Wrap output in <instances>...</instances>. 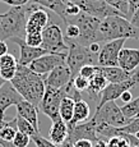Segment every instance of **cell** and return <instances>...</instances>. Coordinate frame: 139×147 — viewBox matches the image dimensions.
<instances>
[{
    "mask_svg": "<svg viewBox=\"0 0 139 147\" xmlns=\"http://www.w3.org/2000/svg\"><path fill=\"white\" fill-rule=\"evenodd\" d=\"M15 123H17V128H18V131H21V132H23V133L28 134L30 137H32V136H36V134L40 133L38 131H36L35 127H33L30 121H27L26 119H23V118L18 117V115H15Z\"/></svg>",
    "mask_w": 139,
    "mask_h": 147,
    "instance_id": "obj_28",
    "label": "cell"
},
{
    "mask_svg": "<svg viewBox=\"0 0 139 147\" xmlns=\"http://www.w3.org/2000/svg\"><path fill=\"white\" fill-rule=\"evenodd\" d=\"M68 133H69L68 124L60 118V119L52 121L51 128L49 131V138L54 145L60 146L61 143L68 138Z\"/></svg>",
    "mask_w": 139,
    "mask_h": 147,
    "instance_id": "obj_21",
    "label": "cell"
},
{
    "mask_svg": "<svg viewBox=\"0 0 139 147\" xmlns=\"http://www.w3.org/2000/svg\"><path fill=\"white\" fill-rule=\"evenodd\" d=\"M17 115L23 118L27 121H30L36 131L40 132V124H38V109L33 104L28 102L27 100H22L15 105Z\"/></svg>",
    "mask_w": 139,
    "mask_h": 147,
    "instance_id": "obj_19",
    "label": "cell"
},
{
    "mask_svg": "<svg viewBox=\"0 0 139 147\" xmlns=\"http://www.w3.org/2000/svg\"><path fill=\"white\" fill-rule=\"evenodd\" d=\"M118 65L126 72H135L139 67V49L123 47L119 53Z\"/></svg>",
    "mask_w": 139,
    "mask_h": 147,
    "instance_id": "obj_18",
    "label": "cell"
},
{
    "mask_svg": "<svg viewBox=\"0 0 139 147\" xmlns=\"http://www.w3.org/2000/svg\"><path fill=\"white\" fill-rule=\"evenodd\" d=\"M17 131H18V128H17L15 117L10 121L0 119V138H3V140H5V141H12L13 142Z\"/></svg>",
    "mask_w": 139,
    "mask_h": 147,
    "instance_id": "obj_26",
    "label": "cell"
},
{
    "mask_svg": "<svg viewBox=\"0 0 139 147\" xmlns=\"http://www.w3.org/2000/svg\"><path fill=\"white\" fill-rule=\"evenodd\" d=\"M98 70V65H96V64H87V65L82 67L81 70L78 72L79 76H82V77L87 78V80H91V77H92L93 74H96Z\"/></svg>",
    "mask_w": 139,
    "mask_h": 147,
    "instance_id": "obj_35",
    "label": "cell"
},
{
    "mask_svg": "<svg viewBox=\"0 0 139 147\" xmlns=\"http://www.w3.org/2000/svg\"><path fill=\"white\" fill-rule=\"evenodd\" d=\"M74 105H75V101L73 100L72 97L64 96V97L61 98L60 107H59V114H60V118H61V119H63L66 124H69L70 120H72V118H73Z\"/></svg>",
    "mask_w": 139,
    "mask_h": 147,
    "instance_id": "obj_25",
    "label": "cell"
},
{
    "mask_svg": "<svg viewBox=\"0 0 139 147\" xmlns=\"http://www.w3.org/2000/svg\"><path fill=\"white\" fill-rule=\"evenodd\" d=\"M105 1L109 5H111L112 8H115L118 12H120L126 18L128 10H129V1L128 0H105Z\"/></svg>",
    "mask_w": 139,
    "mask_h": 147,
    "instance_id": "obj_30",
    "label": "cell"
},
{
    "mask_svg": "<svg viewBox=\"0 0 139 147\" xmlns=\"http://www.w3.org/2000/svg\"><path fill=\"white\" fill-rule=\"evenodd\" d=\"M68 129H69L68 138L72 142H75L77 140H88L95 143L100 140V136L97 133V123L95 119L79 123L73 127H68Z\"/></svg>",
    "mask_w": 139,
    "mask_h": 147,
    "instance_id": "obj_13",
    "label": "cell"
},
{
    "mask_svg": "<svg viewBox=\"0 0 139 147\" xmlns=\"http://www.w3.org/2000/svg\"><path fill=\"white\" fill-rule=\"evenodd\" d=\"M10 83L23 97V100H27L35 106H38L45 92V82L41 76L32 72L28 67L18 64L17 73Z\"/></svg>",
    "mask_w": 139,
    "mask_h": 147,
    "instance_id": "obj_1",
    "label": "cell"
},
{
    "mask_svg": "<svg viewBox=\"0 0 139 147\" xmlns=\"http://www.w3.org/2000/svg\"><path fill=\"white\" fill-rule=\"evenodd\" d=\"M23 40L30 46L40 47L42 44V32H26Z\"/></svg>",
    "mask_w": 139,
    "mask_h": 147,
    "instance_id": "obj_29",
    "label": "cell"
},
{
    "mask_svg": "<svg viewBox=\"0 0 139 147\" xmlns=\"http://www.w3.org/2000/svg\"><path fill=\"white\" fill-rule=\"evenodd\" d=\"M69 50L66 53V58H65V64L70 69L72 73V80L78 74L82 67L87 65V64H95L97 63V55L93 54L87 46H82L78 44H68ZM97 65V64H96Z\"/></svg>",
    "mask_w": 139,
    "mask_h": 147,
    "instance_id": "obj_5",
    "label": "cell"
},
{
    "mask_svg": "<svg viewBox=\"0 0 139 147\" xmlns=\"http://www.w3.org/2000/svg\"><path fill=\"white\" fill-rule=\"evenodd\" d=\"M126 38L106 41L97 54V65L100 67H118V58L120 50L124 47Z\"/></svg>",
    "mask_w": 139,
    "mask_h": 147,
    "instance_id": "obj_11",
    "label": "cell"
},
{
    "mask_svg": "<svg viewBox=\"0 0 139 147\" xmlns=\"http://www.w3.org/2000/svg\"><path fill=\"white\" fill-rule=\"evenodd\" d=\"M5 82H7V81H4V80H3V78H1V76H0V87H1L3 84L5 83Z\"/></svg>",
    "mask_w": 139,
    "mask_h": 147,
    "instance_id": "obj_45",
    "label": "cell"
},
{
    "mask_svg": "<svg viewBox=\"0 0 139 147\" xmlns=\"http://www.w3.org/2000/svg\"><path fill=\"white\" fill-rule=\"evenodd\" d=\"M138 84H139V70H135L134 74L126 81L118 82V83H109L103 88V91L101 92L96 109L102 106L107 101H112V100L115 101L118 98H120V96L125 91H130L132 88L137 87Z\"/></svg>",
    "mask_w": 139,
    "mask_h": 147,
    "instance_id": "obj_8",
    "label": "cell"
},
{
    "mask_svg": "<svg viewBox=\"0 0 139 147\" xmlns=\"http://www.w3.org/2000/svg\"><path fill=\"white\" fill-rule=\"evenodd\" d=\"M41 47L47 53L66 54L69 46L64 40V33L59 24L49 22L47 26L42 30V44Z\"/></svg>",
    "mask_w": 139,
    "mask_h": 147,
    "instance_id": "obj_7",
    "label": "cell"
},
{
    "mask_svg": "<svg viewBox=\"0 0 139 147\" xmlns=\"http://www.w3.org/2000/svg\"><path fill=\"white\" fill-rule=\"evenodd\" d=\"M74 147H93V142H91L88 140H77L75 142H73Z\"/></svg>",
    "mask_w": 139,
    "mask_h": 147,
    "instance_id": "obj_39",
    "label": "cell"
},
{
    "mask_svg": "<svg viewBox=\"0 0 139 147\" xmlns=\"http://www.w3.org/2000/svg\"><path fill=\"white\" fill-rule=\"evenodd\" d=\"M107 147H109V146H107Z\"/></svg>",
    "mask_w": 139,
    "mask_h": 147,
    "instance_id": "obj_46",
    "label": "cell"
},
{
    "mask_svg": "<svg viewBox=\"0 0 139 147\" xmlns=\"http://www.w3.org/2000/svg\"><path fill=\"white\" fill-rule=\"evenodd\" d=\"M74 4L81 8L82 12L101 19V21L111 16H123L115 8L107 4L105 0H77Z\"/></svg>",
    "mask_w": 139,
    "mask_h": 147,
    "instance_id": "obj_10",
    "label": "cell"
},
{
    "mask_svg": "<svg viewBox=\"0 0 139 147\" xmlns=\"http://www.w3.org/2000/svg\"><path fill=\"white\" fill-rule=\"evenodd\" d=\"M35 4V3H33ZM50 22V16L44 8L35 4L30 13L27 16L26 22V32H42L47 23Z\"/></svg>",
    "mask_w": 139,
    "mask_h": 147,
    "instance_id": "obj_15",
    "label": "cell"
},
{
    "mask_svg": "<svg viewBox=\"0 0 139 147\" xmlns=\"http://www.w3.org/2000/svg\"><path fill=\"white\" fill-rule=\"evenodd\" d=\"M32 3H35L36 5L41 8H45L47 10H51L63 21L66 19V14H65V9H66V4L63 0H31Z\"/></svg>",
    "mask_w": 139,
    "mask_h": 147,
    "instance_id": "obj_24",
    "label": "cell"
},
{
    "mask_svg": "<svg viewBox=\"0 0 139 147\" xmlns=\"http://www.w3.org/2000/svg\"><path fill=\"white\" fill-rule=\"evenodd\" d=\"M91 117V106L87 101L82 100L75 101L74 105V111H73V118L70 120V123L68 124V127H73L77 125L79 123H84L88 120V118Z\"/></svg>",
    "mask_w": 139,
    "mask_h": 147,
    "instance_id": "obj_23",
    "label": "cell"
},
{
    "mask_svg": "<svg viewBox=\"0 0 139 147\" xmlns=\"http://www.w3.org/2000/svg\"><path fill=\"white\" fill-rule=\"evenodd\" d=\"M13 42H15L17 45L19 46V59H18V64L21 65H26L28 67L33 60H36L40 56L45 55L47 54V51L45 49H42L41 46L40 47H33V46H30L24 42L23 38H19V37H13L10 38Z\"/></svg>",
    "mask_w": 139,
    "mask_h": 147,
    "instance_id": "obj_17",
    "label": "cell"
},
{
    "mask_svg": "<svg viewBox=\"0 0 139 147\" xmlns=\"http://www.w3.org/2000/svg\"><path fill=\"white\" fill-rule=\"evenodd\" d=\"M64 96H65L64 88L55 90V88H50V87H45L44 96H42L41 101H40L37 109L41 110V113H44L52 121L60 119L59 107H60L61 98Z\"/></svg>",
    "mask_w": 139,
    "mask_h": 147,
    "instance_id": "obj_9",
    "label": "cell"
},
{
    "mask_svg": "<svg viewBox=\"0 0 139 147\" xmlns=\"http://www.w3.org/2000/svg\"><path fill=\"white\" fill-rule=\"evenodd\" d=\"M18 65V60L15 59V56L13 54H5V55L0 56V69L4 68H13Z\"/></svg>",
    "mask_w": 139,
    "mask_h": 147,
    "instance_id": "obj_32",
    "label": "cell"
},
{
    "mask_svg": "<svg viewBox=\"0 0 139 147\" xmlns=\"http://www.w3.org/2000/svg\"><path fill=\"white\" fill-rule=\"evenodd\" d=\"M72 80V73L70 69L68 68L66 64H61L54 68L51 72L47 73V76L44 78L45 87H50V88L60 90L65 87Z\"/></svg>",
    "mask_w": 139,
    "mask_h": 147,
    "instance_id": "obj_14",
    "label": "cell"
},
{
    "mask_svg": "<svg viewBox=\"0 0 139 147\" xmlns=\"http://www.w3.org/2000/svg\"><path fill=\"white\" fill-rule=\"evenodd\" d=\"M59 147H74V146H73V142H72V141H70L69 138H66V140H65L64 142L61 143V145L59 146Z\"/></svg>",
    "mask_w": 139,
    "mask_h": 147,
    "instance_id": "obj_44",
    "label": "cell"
},
{
    "mask_svg": "<svg viewBox=\"0 0 139 147\" xmlns=\"http://www.w3.org/2000/svg\"><path fill=\"white\" fill-rule=\"evenodd\" d=\"M109 84L107 80L105 78V76L100 72V65H98V70L96 74H93L91 77V80L88 81V88H87V94L92 100H96L98 102L101 92L103 91V88Z\"/></svg>",
    "mask_w": 139,
    "mask_h": 147,
    "instance_id": "obj_20",
    "label": "cell"
},
{
    "mask_svg": "<svg viewBox=\"0 0 139 147\" xmlns=\"http://www.w3.org/2000/svg\"><path fill=\"white\" fill-rule=\"evenodd\" d=\"M88 49L93 54H96V55H97V54L100 53V50H101V42H93V44H91L88 46Z\"/></svg>",
    "mask_w": 139,
    "mask_h": 147,
    "instance_id": "obj_40",
    "label": "cell"
},
{
    "mask_svg": "<svg viewBox=\"0 0 139 147\" xmlns=\"http://www.w3.org/2000/svg\"><path fill=\"white\" fill-rule=\"evenodd\" d=\"M0 1L5 3L10 7H23V5H27L31 0H0Z\"/></svg>",
    "mask_w": 139,
    "mask_h": 147,
    "instance_id": "obj_37",
    "label": "cell"
},
{
    "mask_svg": "<svg viewBox=\"0 0 139 147\" xmlns=\"http://www.w3.org/2000/svg\"><path fill=\"white\" fill-rule=\"evenodd\" d=\"M129 21H130V23H132L133 26L137 27L139 30V7L134 10V12H133V14L130 16V18H129Z\"/></svg>",
    "mask_w": 139,
    "mask_h": 147,
    "instance_id": "obj_38",
    "label": "cell"
},
{
    "mask_svg": "<svg viewBox=\"0 0 139 147\" xmlns=\"http://www.w3.org/2000/svg\"><path fill=\"white\" fill-rule=\"evenodd\" d=\"M8 50H9V47H8V44L4 40H0V56L8 54Z\"/></svg>",
    "mask_w": 139,
    "mask_h": 147,
    "instance_id": "obj_41",
    "label": "cell"
},
{
    "mask_svg": "<svg viewBox=\"0 0 139 147\" xmlns=\"http://www.w3.org/2000/svg\"><path fill=\"white\" fill-rule=\"evenodd\" d=\"M121 113L124 114V117L128 119H133V118L139 117V96L137 98H133L129 102H126L125 105H123Z\"/></svg>",
    "mask_w": 139,
    "mask_h": 147,
    "instance_id": "obj_27",
    "label": "cell"
},
{
    "mask_svg": "<svg viewBox=\"0 0 139 147\" xmlns=\"http://www.w3.org/2000/svg\"><path fill=\"white\" fill-rule=\"evenodd\" d=\"M107 146L109 147H130V142L124 136L119 134V136H115V137H110Z\"/></svg>",
    "mask_w": 139,
    "mask_h": 147,
    "instance_id": "obj_33",
    "label": "cell"
},
{
    "mask_svg": "<svg viewBox=\"0 0 139 147\" xmlns=\"http://www.w3.org/2000/svg\"><path fill=\"white\" fill-rule=\"evenodd\" d=\"M138 40H139V38H138Z\"/></svg>",
    "mask_w": 139,
    "mask_h": 147,
    "instance_id": "obj_47",
    "label": "cell"
},
{
    "mask_svg": "<svg viewBox=\"0 0 139 147\" xmlns=\"http://www.w3.org/2000/svg\"><path fill=\"white\" fill-rule=\"evenodd\" d=\"M100 32L105 42L118 38H139V30L133 26L124 16H111L102 19Z\"/></svg>",
    "mask_w": 139,
    "mask_h": 147,
    "instance_id": "obj_3",
    "label": "cell"
},
{
    "mask_svg": "<svg viewBox=\"0 0 139 147\" xmlns=\"http://www.w3.org/2000/svg\"><path fill=\"white\" fill-rule=\"evenodd\" d=\"M65 58H66V54L47 53V54H45V55L37 58L36 60H33L32 63L28 65V68H30L32 72L37 73L40 76H45L58 65L65 64Z\"/></svg>",
    "mask_w": 139,
    "mask_h": 147,
    "instance_id": "obj_12",
    "label": "cell"
},
{
    "mask_svg": "<svg viewBox=\"0 0 139 147\" xmlns=\"http://www.w3.org/2000/svg\"><path fill=\"white\" fill-rule=\"evenodd\" d=\"M68 22L74 23L79 30V36L74 44L88 47L93 42L103 41V37H102V35L100 32L101 19L95 18L92 16H88V14H86L84 12H81L79 14H77V16L68 17L66 21L64 22V24L68 23Z\"/></svg>",
    "mask_w": 139,
    "mask_h": 147,
    "instance_id": "obj_4",
    "label": "cell"
},
{
    "mask_svg": "<svg viewBox=\"0 0 139 147\" xmlns=\"http://www.w3.org/2000/svg\"><path fill=\"white\" fill-rule=\"evenodd\" d=\"M0 147H14L12 141H5L3 138H0Z\"/></svg>",
    "mask_w": 139,
    "mask_h": 147,
    "instance_id": "obj_43",
    "label": "cell"
},
{
    "mask_svg": "<svg viewBox=\"0 0 139 147\" xmlns=\"http://www.w3.org/2000/svg\"><path fill=\"white\" fill-rule=\"evenodd\" d=\"M35 7L32 1L23 7H12L7 13L0 14V40H10L13 37L24 38L26 22L28 13Z\"/></svg>",
    "mask_w": 139,
    "mask_h": 147,
    "instance_id": "obj_2",
    "label": "cell"
},
{
    "mask_svg": "<svg viewBox=\"0 0 139 147\" xmlns=\"http://www.w3.org/2000/svg\"><path fill=\"white\" fill-rule=\"evenodd\" d=\"M31 142V137L28 134L23 133L21 131H17L15 137L13 140V145L14 147H27Z\"/></svg>",
    "mask_w": 139,
    "mask_h": 147,
    "instance_id": "obj_31",
    "label": "cell"
},
{
    "mask_svg": "<svg viewBox=\"0 0 139 147\" xmlns=\"http://www.w3.org/2000/svg\"><path fill=\"white\" fill-rule=\"evenodd\" d=\"M70 81H72L73 86H74L79 92H86L87 88H88V80L82 77V76H79V74H77L75 77Z\"/></svg>",
    "mask_w": 139,
    "mask_h": 147,
    "instance_id": "obj_34",
    "label": "cell"
},
{
    "mask_svg": "<svg viewBox=\"0 0 139 147\" xmlns=\"http://www.w3.org/2000/svg\"><path fill=\"white\" fill-rule=\"evenodd\" d=\"M18 67V65H17ZM17 67H13V68H4V69H0V76L4 81L7 82H10L14 78L17 73Z\"/></svg>",
    "mask_w": 139,
    "mask_h": 147,
    "instance_id": "obj_36",
    "label": "cell"
},
{
    "mask_svg": "<svg viewBox=\"0 0 139 147\" xmlns=\"http://www.w3.org/2000/svg\"><path fill=\"white\" fill-rule=\"evenodd\" d=\"M92 119H95L97 124H106V125L116 127V128L126 125L130 121V119L124 117L120 106L114 100L107 101L102 106L97 107Z\"/></svg>",
    "mask_w": 139,
    "mask_h": 147,
    "instance_id": "obj_6",
    "label": "cell"
},
{
    "mask_svg": "<svg viewBox=\"0 0 139 147\" xmlns=\"http://www.w3.org/2000/svg\"><path fill=\"white\" fill-rule=\"evenodd\" d=\"M120 98H121V101H124V102H129L130 100H133V95H132V92L130 91H125L123 95L120 96Z\"/></svg>",
    "mask_w": 139,
    "mask_h": 147,
    "instance_id": "obj_42",
    "label": "cell"
},
{
    "mask_svg": "<svg viewBox=\"0 0 139 147\" xmlns=\"http://www.w3.org/2000/svg\"><path fill=\"white\" fill-rule=\"evenodd\" d=\"M100 72L105 76L109 83H118V82L126 81L134 74V72H126L120 67H100Z\"/></svg>",
    "mask_w": 139,
    "mask_h": 147,
    "instance_id": "obj_22",
    "label": "cell"
},
{
    "mask_svg": "<svg viewBox=\"0 0 139 147\" xmlns=\"http://www.w3.org/2000/svg\"><path fill=\"white\" fill-rule=\"evenodd\" d=\"M22 100L23 97L18 94L13 84L10 82H5L0 87V119L5 118V111L8 110V107L15 106Z\"/></svg>",
    "mask_w": 139,
    "mask_h": 147,
    "instance_id": "obj_16",
    "label": "cell"
}]
</instances>
